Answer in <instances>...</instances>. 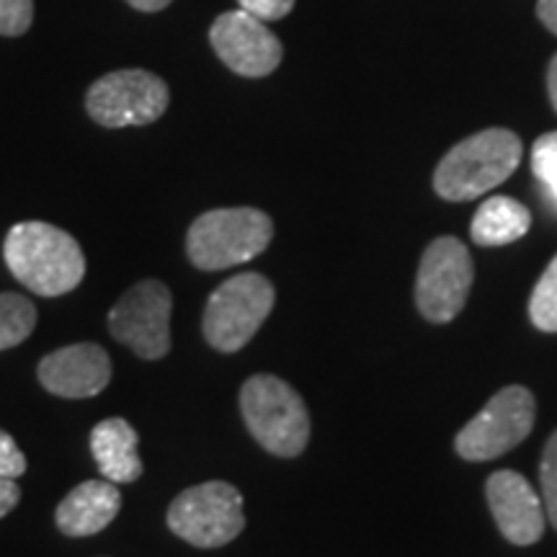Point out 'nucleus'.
Instances as JSON below:
<instances>
[{"label":"nucleus","mask_w":557,"mask_h":557,"mask_svg":"<svg viewBox=\"0 0 557 557\" xmlns=\"http://www.w3.org/2000/svg\"><path fill=\"white\" fill-rule=\"evenodd\" d=\"M5 267L11 274L41 297L73 292L86 276V256L78 240L50 222H18L3 243Z\"/></svg>","instance_id":"f257e3e1"},{"label":"nucleus","mask_w":557,"mask_h":557,"mask_svg":"<svg viewBox=\"0 0 557 557\" xmlns=\"http://www.w3.org/2000/svg\"><path fill=\"white\" fill-rule=\"evenodd\" d=\"M521 163V139L511 129H483L455 145L434 173V189L447 201H470L496 189Z\"/></svg>","instance_id":"f03ea898"},{"label":"nucleus","mask_w":557,"mask_h":557,"mask_svg":"<svg viewBox=\"0 0 557 557\" xmlns=\"http://www.w3.org/2000/svg\"><path fill=\"white\" fill-rule=\"evenodd\" d=\"M274 222L253 207L212 209L194 220L186 235V253L201 271L240 267L269 248Z\"/></svg>","instance_id":"7ed1b4c3"},{"label":"nucleus","mask_w":557,"mask_h":557,"mask_svg":"<svg viewBox=\"0 0 557 557\" xmlns=\"http://www.w3.org/2000/svg\"><path fill=\"white\" fill-rule=\"evenodd\" d=\"M243 421L256 442L276 457H297L310 442V413L289 382L256 374L240 389Z\"/></svg>","instance_id":"20e7f679"},{"label":"nucleus","mask_w":557,"mask_h":557,"mask_svg":"<svg viewBox=\"0 0 557 557\" xmlns=\"http://www.w3.org/2000/svg\"><path fill=\"white\" fill-rule=\"evenodd\" d=\"M274 284L256 271L227 278L212 292L201 318L207 344L222 354L240 351L274 310Z\"/></svg>","instance_id":"39448f33"},{"label":"nucleus","mask_w":557,"mask_h":557,"mask_svg":"<svg viewBox=\"0 0 557 557\" xmlns=\"http://www.w3.org/2000/svg\"><path fill=\"white\" fill-rule=\"evenodd\" d=\"M171 532L194 547L214 549L233 542L246 527L243 496L235 485L212 480L178 493L169 508Z\"/></svg>","instance_id":"423d86ee"},{"label":"nucleus","mask_w":557,"mask_h":557,"mask_svg":"<svg viewBox=\"0 0 557 557\" xmlns=\"http://www.w3.org/2000/svg\"><path fill=\"white\" fill-rule=\"evenodd\" d=\"M165 81L150 70H114L88 88L86 111L96 124L109 129L145 127L169 109Z\"/></svg>","instance_id":"0eeeda50"},{"label":"nucleus","mask_w":557,"mask_h":557,"mask_svg":"<svg viewBox=\"0 0 557 557\" xmlns=\"http://www.w3.org/2000/svg\"><path fill=\"white\" fill-rule=\"evenodd\" d=\"M534 395L527 387L511 385L487 400V406L457 434L459 457L487 462L519 447L534 429Z\"/></svg>","instance_id":"6e6552de"},{"label":"nucleus","mask_w":557,"mask_h":557,"mask_svg":"<svg viewBox=\"0 0 557 557\" xmlns=\"http://www.w3.org/2000/svg\"><path fill=\"white\" fill-rule=\"evenodd\" d=\"M171 289L158 278H145L111 308L109 331L139 359H163L171 351Z\"/></svg>","instance_id":"1a4fd4ad"},{"label":"nucleus","mask_w":557,"mask_h":557,"mask_svg":"<svg viewBox=\"0 0 557 557\" xmlns=\"http://www.w3.org/2000/svg\"><path fill=\"white\" fill-rule=\"evenodd\" d=\"M472 278L470 250L457 238H438L423 253L416 278V302L431 323H449L468 302Z\"/></svg>","instance_id":"9d476101"},{"label":"nucleus","mask_w":557,"mask_h":557,"mask_svg":"<svg viewBox=\"0 0 557 557\" xmlns=\"http://www.w3.org/2000/svg\"><path fill=\"white\" fill-rule=\"evenodd\" d=\"M209 45L218 58L243 78H267L284 58V47L267 21L246 11H227L214 18Z\"/></svg>","instance_id":"9b49d317"},{"label":"nucleus","mask_w":557,"mask_h":557,"mask_svg":"<svg viewBox=\"0 0 557 557\" xmlns=\"http://www.w3.org/2000/svg\"><path fill=\"white\" fill-rule=\"evenodd\" d=\"M487 506L500 534L511 545L527 547L542 540L547 524V511L529 480L513 470H500L485 485Z\"/></svg>","instance_id":"f8f14e48"},{"label":"nucleus","mask_w":557,"mask_h":557,"mask_svg":"<svg viewBox=\"0 0 557 557\" xmlns=\"http://www.w3.org/2000/svg\"><path fill=\"white\" fill-rule=\"evenodd\" d=\"M111 380L109 354L99 344H73L47 354L39 364V382L60 398H94Z\"/></svg>","instance_id":"ddd939ff"},{"label":"nucleus","mask_w":557,"mask_h":557,"mask_svg":"<svg viewBox=\"0 0 557 557\" xmlns=\"http://www.w3.org/2000/svg\"><path fill=\"white\" fill-rule=\"evenodd\" d=\"M122 508V493L111 480H88L60 500L58 521L60 532L67 537H90L107 529Z\"/></svg>","instance_id":"4468645a"},{"label":"nucleus","mask_w":557,"mask_h":557,"mask_svg":"<svg viewBox=\"0 0 557 557\" xmlns=\"http://www.w3.org/2000/svg\"><path fill=\"white\" fill-rule=\"evenodd\" d=\"M137 431L124 418H107L90 431V451L96 468L111 483H135L143 475V459L137 451Z\"/></svg>","instance_id":"2eb2a0df"},{"label":"nucleus","mask_w":557,"mask_h":557,"mask_svg":"<svg viewBox=\"0 0 557 557\" xmlns=\"http://www.w3.org/2000/svg\"><path fill=\"white\" fill-rule=\"evenodd\" d=\"M532 227V214L521 201L511 197H491L480 205L472 218L470 235L478 246L496 248L524 238Z\"/></svg>","instance_id":"dca6fc26"},{"label":"nucleus","mask_w":557,"mask_h":557,"mask_svg":"<svg viewBox=\"0 0 557 557\" xmlns=\"http://www.w3.org/2000/svg\"><path fill=\"white\" fill-rule=\"evenodd\" d=\"M37 325V308L32 299L3 292L0 295V351L24 344Z\"/></svg>","instance_id":"f3484780"},{"label":"nucleus","mask_w":557,"mask_h":557,"mask_svg":"<svg viewBox=\"0 0 557 557\" xmlns=\"http://www.w3.org/2000/svg\"><path fill=\"white\" fill-rule=\"evenodd\" d=\"M529 318L545 333H557V256L549 261L545 274L529 299Z\"/></svg>","instance_id":"a211bd4d"},{"label":"nucleus","mask_w":557,"mask_h":557,"mask_svg":"<svg viewBox=\"0 0 557 557\" xmlns=\"http://www.w3.org/2000/svg\"><path fill=\"white\" fill-rule=\"evenodd\" d=\"M532 171L557 201V132H547L534 143Z\"/></svg>","instance_id":"6ab92c4d"},{"label":"nucleus","mask_w":557,"mask_h":557,"mask_svg":"<svg viewBox=\"0 0 557 557\" xmlns=\"http://www.w3.org/2000/svg\"><path fill=\"white\" fill-rule=\"evenodd\" d=\"M540 485H542V504H545L547 521L557 529V431L549 436L545 455H542Z\"/></svg>","instance_id":"aec40b11"},{"label":"nucleus","mask_w":557,"mask_h":557,"mask_svg":"<svg viewBox=\"0 0 557 557\" xmlns=\"http://www.w3.org/2000/svg\"><path fill=\"white\" fill-rule=\"evenodd\" d=\"M34 21V0H0V37H21Z\"/></svg>","instance_id":"412c9836"},{"label":"nucleus","mask_w":557,"mask_h":557,"mask_svg":"<svg viewBox=\"0 0 557 557\" xmlns=\"http://www.w3.org/2000/svg\"><path fill=\"white\" fill-rule=\"evenodd\" d=\"M26 472V457L11 434L0 431V478L16 480Z\"/></svg>","instance_id":"4be33fe9"},{"label":"nucleus","mask_w":557,"mask_h":557,"mask_svg":"<svg viewBox=\"0 0 557 557\" xmlns=\"http://www.w3.org/2000/svg\"><path fill=\"white\" fill-rule=\"evenodd\" d=\"M240 9L261 21H282L295 9V0H238Z\"/></svg>","instance_id":"5701e85b"},{"label":"nucleus","mask_w":557,"mask_h":557,"mask_svg":"<svg viewBox=\"0 0 557 557\" xmlns=\"http://www.w3.org/2000/svg\"><path fill=\"white\" fill-rule=\"evenodd\" d=\"M18 500H21V487L16 480L0 478V519H3L5 513H11L13 508L18 506Z\"/></svg>","instance_id":"b1692460"},{"label":"nucleus","mask_w":557,"mask_h":557,"mask_svg":"<svg viewBox=\"0 0 557 557\" xmlns=\"http://www.w3.org/2000/svg\"><path fill=\"white\" fill-rule=\"evenodd\" d=\"M537 16L557 37V0H537Z\"/></svg>","instance_id":"393cba45"},{"label":"nucleus","mask_w":557,"mask_h":557,"mask_svg":"<svg viewBox=\"0 0 557 557\" xmlns=\"http://www.w3.org/2000/svg\"><path fill=\"white\" fill-rule=\"evenodd\" d=\"M132 9L137 11H145V13H156V11H163L169 9L171 0H127Z\"/></svg>","instance_id":"a878e982"},{"label":"nucleus","mask_w":557,"mask_h":557,"mask_svg":"<svg viewBox=\"0 0 557 557\" xmlns=\"http://www.w3.org/2000/svg\"><path fill=\"white\" fill-rule=\"evenodd\" d=\"M547 90H549V101H553V107L557 111V54L549 62V70H547Z\"/></svg>","instance_id":"bb28decb"}]
</instances>
